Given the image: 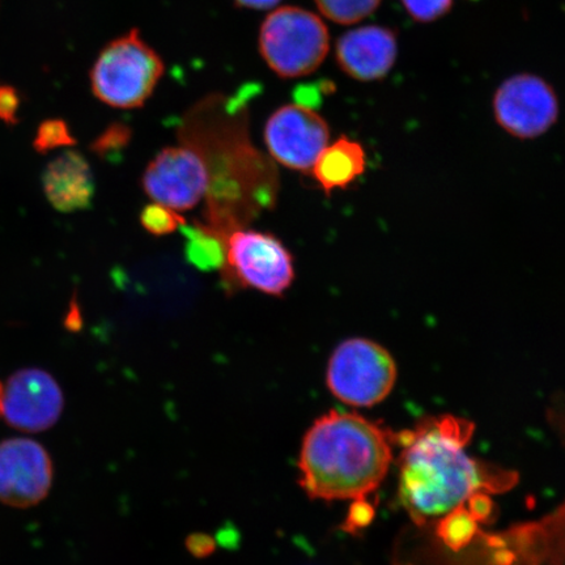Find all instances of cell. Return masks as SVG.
<instances>
[{
	"label": "cell",
	"instance_id": "6da1fadb",
	"mask_svg": "<svg viewBox=\"0 0 565 565\" xmlns=\"http://www.w3.org/2000/svg\"><path fill=\"white\" fill-rule=\"evenodd\" d=\"M472 424L455 416L423 422L402 434L398 498L418 525L461 511L479 492L491 491L497 480L490 469L468 454Z\"/></svg>",
	"mask_w": 565,
	"mask_h": 565
},
{
	"label": "cell",
	"instance_id": "3957f363",
	"mask_svg": "<svg viewBox=\"0 0 565 565\" xmlns=\"http://www.w3.org/2000/svg\"><path fill=\"white\" fill-rule=\"evenodd\" d=\"M164 74V62L134 30L111 41L97 56L90 73L98 100L118 109H137L153 94Z\"/></svg>",
	"mask_w": 565,
	"mask_h": 565
},
{
	"label": "cell",
	"instance_id": "5b68a950",
	"mask_svg": "<svg viewBox=\"0 0 565 565\" xmlns=\"http://www.w3.org/2000/svg\"><path fill=\"white\" fill-rule=\"evenodd\" d=\"M397 364L383 345L365 338H350L331 353L327 384L343 404L372 407L392 393Z\"/></svg>",
	"mask_w": 565,
	"mask_h": 565
},
{
	"label": "cell",
	"instance_id": "7a4b0ae2",
	"mask_svg": "<svg viewBox=\"0 0 565 565\" xmlns=\"http://www.w3.org/2000/svg\"><path fill=\"white\" fill-rule=\"evenodd\" d=\"M394 440L355 413L330 412L303 437L300 484L310 499L362 501L376 491L393 462Z\"/></svg>",
	"mask_w": 565,
	"mask_h": 565
},
{
	"label": "cell",
	"instance_id": "d6986e66",
	"mask_svg": "<svg viewBox=\"0 0 565 565\" xmlns=\"http://www.w3.org/2000/svg\"><path fill=\"white\" fill-rule=\"evenodd\" d=\"M408 15L419 23H433L447 15L454 0H402Z\"/></svg>",
	"mask_w": 565,
	"mask_h": 565
},
{
	"label": "cell",
	"instance_id": "ffe728a7",
	"mask_svg": "<svg viewBox=\"0 0 565 565\" xmlns=\"http://www.w3.org/2000/svg\"><path fill=\"white\" fill-rule=\"evenodd\" d=\"M130 137V130L125 125H111L96 139L92 150L102 157H108L110 153L122 150Z\"/></svg>",
	"mask_w": 565,
	"mask_h": 565
},
{
	"label": "cell",
	"instance_id": "2e32d148",
	"mask_svg": "<svg viewBox=\"0 0 565 565\" xmlns=\"http://www.w3.org/2000/svg\"><path fill=\"white\" fill-rule=\"evenodd\" d=\"M316 3L329 20L350 25L371 17L381 0H316Z\"/></svg>",
	"mask_w": 565,
	"mask_h": 565
},
{
	"label": "cell",
	"instance_id": "8fae6325",
	"mask_svg": "<svg viewBox=\"0 0 565 565\" xmlns=\"http://www.w3.org/2000/svg\"><path fill=\"white\" fill-rule=\"evenodd\" d=\"M54 468L47 450L31 439L0 443V503L31 508L51 492Z\"/></svg>",
	"mask_w": 565,
	"mask_h": 565
},
{
	"label": "cell",
	"instance_id": "44dd1931",
	"mask_svg": "<svg viewBox=\"0 0 565 565\" xmlns=\"http://www.w3.org/2000/svg\"><path fill=\"white\" fill-rule=\"evenodd\" d=\"M20 96L15 88L0 84V119L7 125H17Z\"/></svg>",
	"mask_w": 565,
	"mask_h": 565
},
{
	"label": "cell",
	"instance_id": "7402d4cb",
	"mask_svg": "<svg viewBox=\"0 0 565 565\" xmlns=\"http://www.w3.org/2000/svg\"><path fill=\"white\" fill-rule=\"evenodd\" d=\"M186 548L193 556L204 559L214 554L216 542L207 534L196 533L188 536Z\"/></svg>",
	"mask_w": 565,
	"mask_h": 565
},
{
	"label": "cell",
	"instance_id": "cb8c5ba5",
	"mask_svg": "<svg viewBox=\"0 0 565 565\" xmlns=\"http://www.w3.org/2000/svg\"><path fill=\"white\" fill-rule=\"evenodd\" d=\"M280 0H236V3L253 10H268L277 6Z\"/></svg>",
	"mask_w": 565,
	"mask_h": 565
},
{
	"label": "cell",
	"instance_id": "9a60e30c",
	"mask_svg": "<svg viewBox=\"0 0 565 565\" xmlns=\"http://www.w3.org/2000/svg\"><path fill=\"white\" fill-rule=\"evenodd\" d=\"M182 235L185 237V256L189 264L204 273L216 271L225 265L227 249L221 237L201 225L183 224Z\"/></svg>",
	"mask_w": 565,
	"mask_h": 565
},
{
	"label": "cell",
	"instance_id": "30bf717a",
	"mask_svg": "<svg viewBox=\"0 0 565 565\" xmlns=\"http://www.w3.org/2000/svg\"><path fill=\"white\" fill-rule=\"evenodd\" d=\"M65 407L62 388L51 373L24 369L12 374L2 387L0 416L12 428L39 434L60 420Z\"/></svg>",
	"mask_w": 565,
	"mask_h": 565
},
{
	"label": "cell",
	"instance_id": "ba28073f",
	"mask_svg": "<svg viewBox=\"0 0 565 565\" xmlns=\"http://www.w3.org/2000/svg\"><path fill=\"white\" fill-rule=\"evenodd\" d=\"M329 141L328 122L303 104L281 106L265 126L268 152L279 164L294 171H312Z\"/></svg>",
	"mask_w": 565,
	"mask_h": 565
},
{
	"label": "cell",
	"instance_id": "d4e9b609",
	"mask_svg": "<svg viewBox=\"0 0 565 565\" xmlns=\"http://www.w3.org/2000/svg\"><path fill=\"white\" fill-rule=\"evenodd\" d=\"M2 387H3V385L0 384V401H2Z\"/></svg>",
	"mask_w": 565,
	"mask_h": 565
},
{
	"label": "cell",
	"instance_id": "4fadbf2b",
	"mask_svg": "<svg viewBox=\"0 0 565 565\" xmlns=\"http://www.w3.org/2000/svg\"><path fill=\"white\" fill-rule=\"evenodd\" d=\"M42 185L52 206L65 214L88 209L95 196L94 173L77 151H65L49 162Z\"/></svg>",
	"mask_w": 565,
	"mask_h": 565
},
{
	"label": "cell",
	"instance_id": "8992f818",
	"mask_svg": "<svg viewBox=\"0 0 565 565\" xmlns=\"http://www.w3.org/2000/svg\"><path fill=\"white\" fill-rule=\"evenodd\" d=\"M492 104L501 129L521 140L542 137L559 118L554 88L532 74L514 75L501 83Z\"/></svg>",
	"mask_w": 565,
	"mask_h": 565
},
{
	"label": "cell",
	"instance_id": "277c9868",
	"mask_svg": "<svg viewBox=\"0 0 565 565\" xmlns=\"http://www.w3.org/2000/svg\"><path fill=\"white\" fill-rule=\"evenodd\" d=\"M259 49L268 67L281 77L312 74L329 53L328 26L312 12L282 7L260 26Z\"/></svg>",
	"mask_w": 565,
	"mask_h": 565
},
{
	"label": "cell",
	"instance_id": "5bb4252c",
	"mask_svg": "<svg viewBox=\"0 0 565 565\" xmlns=\"http://www.w3.org/2000/svg\"><path fill=\"white\" fill-rule=\"evenodd\" d=\"M366 169L364 147L348 137L324 148L312 169L315 179L328 195L338 189H348Z\"/></svg>",
	"mask_w": 565,
	"mask_h": 565
},
{
	"label": "cell",
	"instance_id": "ac0fdd59",
	"mask_svg": "<svg viewBox=\"0 0 565 565\" xmlns=\"http://www.w3.org/2000/svg\"><path fill=\"white\" fill-rule=\"evenodd\" d=\"M75 145L76 140L73 134L62 119H47V121L42 122L33 140L34 150L40 153H47L62 147H73Z\"/></svg>",
	"mask_w": 565,
	"mask_h": 565
},
{
	"label": "cell",
	"instance_id": "52a82bcc",
	"mask_svg": "<svg viewBox=\"0 0 565 565\" xmlns=\"http://www.w3.org/2000/svg\"><path fill=\"white\" fill-rule=\"evenodd\" d=\"M225 249V263L242 285L270 296H282L292 286V254L270 233L237 231L232 233Z\"/></svg>",
	"mask_w": 565,
	"mask_h": 565
},
{
	"label": "cell",
	"instance_id": "9c48e42d",
	"mask_svg": "<svg viewBox=\"0 0 565 565\" xmlns=\"http://www.w3.org/2000/svg\"><path fill=\"white\" fill-rule=\"evenodd\" d=\"M141 185L154 203L177 212L188 211L207 193L209 169L193 148L168 147L147 166Z\"/></svg>",
	"mask_w": 565,
	"mask_h": 565
},
{
	"label": "cell",
	"instance_id": "484cf974",
	"mask_svg": "<svg viewBox=\"0 0 565 565\" xmlns=\"http://www.w3.org/2000/svg\"><path fill=\"white\" fill-rule=\"evenodd\" d=\"M472 2H477V0H472Z\"/></svg>",
	"mask_w": 565,
	"mask_h": 565
},
{
	"label": "cell",
	"instance_id": "e0dca14e",
	"mask_svg": "<svg viewBox=\"0 0 565 565\" xmlns=\"http://www.w3.org/2000/svg\"><path fill=\"white\" fill-rule=\"evenodd\" d=\"M140 223L143 228L153 236H167L179 231L183 224H186L179 212L162 206L160 203L148 204L141 211Z\"/></svg>",
	"mask_w": 565,
	"mask_h": 565
},
{
	"label": "cell",
	"instance_id": "603a6c76",
	"mask_svg": "<svg viewBox=\"0 0 565 565\" xmlns=\"http://www.w3.org/2000/svg\"><path fill=\"white\" fill-rule=\"evenodd\" d=\"M373 512L369 504L365 503V500L355 501L351 507L348 522H345V529L349 532H355L356 529L363 527L369 524Z\"/></svg>",
	"mask_w": 565,
	"mask_h": 565
},
{
	"label": "cell",
	"instance_id": "7c38bea8",
	"mask_svg": "<svg viewBox=\"0 0 565 565\" xmlns=\"http://www.w3.org/2000/svg\"><path fill=\"white\" fill-rule=\"evenodd\" d=\"M397 35L385 26L358 28L337 44V62L344 74L359 82L384 79L397 60Z\"/></svg>",
	"mask_w": 565,
	"mask_h": 565
}]
</instances>
